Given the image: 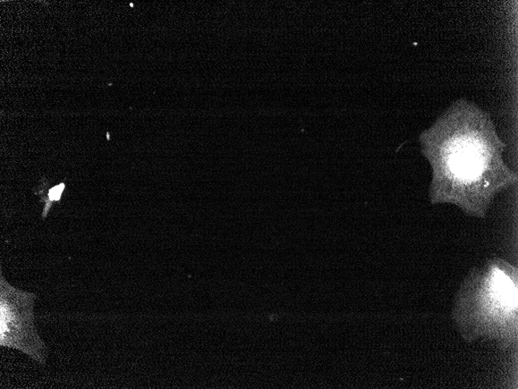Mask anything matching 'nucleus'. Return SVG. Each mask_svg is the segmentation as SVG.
<instances>
[{"label": "nucleus", "mask_w": 518, "mask_h": 389, "mask_svg": "<svg viewBox=\"0 0 518 389\" xmlns=\"http://www.w3.org/2000/svg\"><path fill=\"white\" fill-rule=\"evenodd\" d=\"M492 289L504 307L513 309L517 303V292L513 282L506 275L496 270L492 276Z\"/></svg>", "instance_id": "obj_2"}, {"label": "nucleus", "mask_w": 518, "mask_h": 389, "mask_svg": "<svg viewBox=\"0 0 518 389\" xmlns=\"http://www.w3.org/2000/svg\"><path fill=\"white\" fill-rule=\"evenodd\" d=\"M37 294L15 289L1 277L0 283V345L21 351L41 366L48 349L33 324Z\"/></svg>", "instance_id": "obj_1"}, {"label": "nucleus", "mask_w": 518, "mask_h": 389, "mask_svg": "<svg viewBox=\"0 0 518 389\" xmlns=\"http://www.w3.org/2000/svg\"><path fill=\"white\" fill-rule=\"evenodd\" d=\"M65 188V184L62 183L60 185L56 186V187L53 188L52 190L49 192V198L50 201H58L60 199L62 196V193Z\"/></svg>", "instance_id": "obj_3"}]
</instances>
